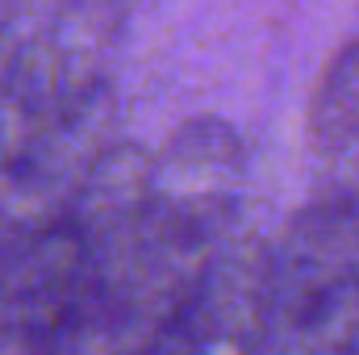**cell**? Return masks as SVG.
<instances>
[{"mask_svg":"<svg viewBox=\"0 0 359 355\" xmlns=\"http://www.w3.org/2000/svg\"><path fill=\"white\" fill-rule=\"evenodd\" d=\"M359 343V201L318 196L268 251L264 347L334 351Z\"/></svg>","mask_w":359,"mask_h":355,"instance_id":"6da1fadb","label":"cell"},{"mask_svg":"<svg viewBox=\"0 0 359 355\" xmlns=\"http://www.w3.org/2000/svg\"><path fill=\"white\" fill-rule=\"evenodd\" d=\"M247 180L238 134L217 117H196L151 155V234L180 255L209 260L226 239Z\"/></svg>","mask_w":359,"mask_h":355,"instance_id":"7a4b0ae2","label":"cell"},{"mask_svg":"<svg viewBox=\"0 0 359 355\" xmlns=\"http://www.w3.org/2000/svg\"><path fill=\"white\" fill-rule=\"evenodd\" d=\"M92 264L67 217L38 226L0 255V351L88 343Z\"/></svg>","mask_w":359,"mask_h":355,"instance_id":"3957f363","label":"cell"},{"mask_svg":"<svg viewBox=\"0 0 359 355\" xmlns=\"http://www.w3.org/2000/svg\"><path fill=\"white\" fill-rule=\"evenodd\" d=\"M268 251L255 239H222L205 260L184 309L155 347L172 351H247L268 330Z\"/></svg>","mask_w":359,"mask_h":355,"instance_id":"277c9868","label":"cell"},{"mask_svg":"<svg viewBox=\"0 0 359 355\" xmlns=\"http://www.w3.org/2000/svg\"><path fill=\"white\" fill-rule=\"evenodd\" d=\"M309 163L326 196L359 201V38L343 42L309 100Z\"/></svg>","mask_w":359,"mask_h":355,"instance_id":"5b68a950","label":"cell"},{"mask_svg":"<svg viewBox=\"0 0 359 355\" xmlns=\"http://www.w3.org/2000/svg\"><path fill=\"white\" fill-rule=\"evenodd\" d=\"M17 4H21V0H0V38H4V29H8V21H13V13H17Z\"/></svg>","mask_w":359,"mask_h":355,"instance_id":"8992f818","label":"cell"}]
</instances>
